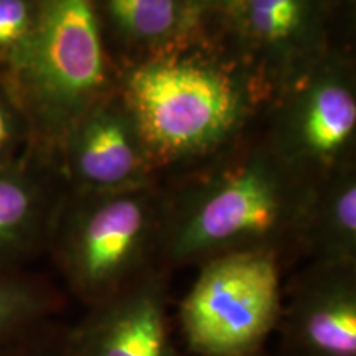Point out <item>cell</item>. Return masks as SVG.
I'll return each mask as SVG.
<instances>
[{
  "mask_svg": "<svg viewBox=\"0 0 356 356\" xmlns=\"http://www.w3.org/2000/svg\"><path fill=\"white\" fill-rule=\"evenodd\" d=\"M275 152L246 160L195 185L167 207L159 264H203L238 251L264 249L282 257L299 249L314 184H302Z\"/></svg>",
  "mask_w": 356,
  "mask_h": 356,
  "instance_id": "cell-1",
  "label": "cell"
},
{
  "mask_svg": "<svg viewBox=\"0 0 356 356\" xmlns=\"http://www.w3.org/2000/svg\"><path fill=\"white\" fill-rule=\"evenodd\" d=\"M24 58L0 78L29 131L25 155L56 167L66 134L108 92V58L95 0H35Z\"/></svg>",
  "mask_w": 356,
  "mask_h": 356,
  "instance_id": "cell-2",
  "label": "cell"
},
{
  "mask_svg": "<svg viewBox=\"0 0 356 356\" xmlns=\"http://www.w3.org/2000/svg\"><path fill=\"white\" fill-rule=\"evenodd\" d=\"M119 96L154 167L216 150L244 126L254 101L246 74L184 51L134 66Z\"/></svg>",
  "mask_w": 356,
  "mask_h": 356,
  "instance_id": "cell-3",
  "label": "cell"
},
{
  "mask_svg": "<svg viewBox=\"0 0 356 356\" xmlns=\"http://www.w3.org/2000/svg\"><path fill=\"white\" fill-rule=\"evenodd\" d=\"M165 215L152 185L65 195L48 252L68 291L91 307L160 266Z\"/></svg>",
  "mask_w": 356,
  "mask_h": 356,
  "instance_id": "cell-4",
  "label": "cell"
},
{
  "mask_svg": "<svg viewBox=\"0 0 356 356\" xmlns=\"http://www.w3.org/2000/svg\"><path fill=\"white\" fill-rule=\"evenodd\" d=\"M284 291L280 256L252 249L200 264L178 309V323L193 356H248L266 350L277 330Z\"/></svg>",
  "mask_w": 356,
  "mask_h": 356,
  "instance_id": "cell-5",
  "label": "cell"
},
{
  "mask_svg": "<svg viewBox=\"0 0 356 356\" xmlns=\"http://www.w3.org/2000/svg\"><path fill=\"white\" fill-rule=\"evenodd\" d=\"M284 91L274 152L300 177H327L341 168L356 136V91L348 66L323 56Z\"/></svg>",
  "mask_w": 356,
  "mask_h": 356,
  "instance_id": "cell-6",
  "label": "cell"
},
{
  "mask_svg": "<svg viewBox=\"0 0 356 356\" xmlns=\"http://www.w3.org/2000/svg\"><path fill=\"white\" fill-rule=\"evenodd\" d=\"M56 167L71 193H109L150 185L154 162L122 97L106 95L66 134Z\"/></svg>",
  "mask_w": 356,
  "mask_h": 356,
  "instance_id": "cell-7",
  "label": "cell"
},
{
  "mask_svg": "<svg viewBox=\"0 0 356 356\" xmlns=\"http://www.w3.org/2000/svg\"><path fill=\"white\" fill-rule=\"evenodd\" d=\"M70 325L71 356H181L172 335L165 267L155 266Z\"/></svg>",
  "mask_w": 356,
  "mask_h": 356,
  "instance_id": "cell-8",
  "label": "cell"
},
{
  "mask_svg": "<svg viewBox=\"0 0 356 356\" xmlns=\"http://www.w3.org/2000/svg\"><path fill=\"white\" fill-rule=\"evenodd\" d=\"M275 332L282 356H356V264L310 262L282 300Z\"/></svg>",
  "mask_w": 356,
  "mask_h": 356,
  "instance_id": "cell-9",
  "label": "cell"
},
{
  "mask_svg": "<svg viewBox=\"0 0 356 356\" xmlns=\"http://www.w3.org/2000/svg\"><path fill=\"white\" fill-rule=\"evenodd\" d=\"M330 0H238L228 19L244 53L286 88L322 60Z\"/></svg>",
  "mask_w": 356,
  "mask_h": 356,
  "instance_id": "cell-10",
  "label": "cell"
},
{
  "mask_svg": "<svg viewBox=\"0 0 356 356\" xmlns=\"http://www.w3.org/2000/svg\"><path fill=\"white\" fill-rule=\"evenodd\" d=\"M53 170L25 154L0 163V267H24L48 251L65 200Z\"/></svg>",
  "mask_w": 356,
  "mask_h": 356,
  "instance_id": "cell-11",
  "label": "cell"
},
{
  "mask_svg": "<svg viewBox=\"0 0 356 356\" xmlns=\"http://www.w3.org/2000/svg\"><path fill=\"white\" fill-rule=\"evenodd\" d=\"M119 37L155 55L185 51L203 30L207 8L197 0H95Z\"/></svg>",
  "mask_w": 356,
  "mask_h": 356,
  "instance_id": "cell-12",
  "label": "cell"
},
{
  "mask_svg": "<svg viewBox=\"0 0 356 356\" xmlns=\"http://www.w3.org/2000/svg\"><path fill=\"white\" fill-rule=\"evenodd\" d=\"M299 249L312 262L356 264V178L350 167L314 184L302 221Z\"/></svg>",
  "mask_w": 356,
  "mask_h": 356,
  "instance_id": "cell-13",
  "label": "cell"
},
{
  "mask_svg": "<svg viewBox=\"0 0 356 356\" xmlns=\"http://www.w3.org/2000/svg\"><path fill=\"white\" fill-rule=\"evenodd\" d=\"M66 297L50 280L24 267H0V348L58 318Z\"/></svg>",
  "mask_w": 356,
  "mask_h": 356,
  "instance_id": "cell-14",
  "label": "cell"
},
{
  "mask_svg": "<svg viewBox=\"0 0 356 356\" xmlns=\"http://www.w3.org/2000/svg\"><path fill=\"white\" fill-rule=\"evenodd\" d=\"M37 24L35 0H0V78L19 66Z\"/></svg>",
  "mask_w": 356,
  "mask_h": 356,
  "instance_id": "cell-15",
  "label": "cell"
},
{
  "mask_svg": "<svg viewBox=\"0 0 356 356\" xmlns=\"http://www.w3.org/2000/svg\"><path fill=\"white\" fill-rule=\"evenodd\" d=\"M70 325L44 322L0 348V356H71Z\"/></svg>",
  "mask_w": 356,
  "mask_h": 356,
  "instance_id": "cell-16",
  "label": "cell"
},
{
  "mask_svg": "<svg viewBox=\"0 0 356 356\" xmlns=\"http://www.w3.org/2000/svg\"><path fill=\"white\" fill-rule=\"evenodd\" d=\"M29 147V131L19 106L0 81V163L22 157Z\"/></svg>",
  "mask_w": 356,
  "mask_h": 356,
  "instance_id": "cell-17",
  "label": "cell"
},
{
  "mask_svg": "<svg viewBox=\"0 0 356 356\" xmlns=\"http://www.w3.org/2000/svg\"><path fill=\"white\" fill-rule=\"evenodd\" d=\"M197 2L202 3L208 12L215 10V12L225 13L226 17H229L231 13H233L238 0H197Z\"/></svg>",
  "mask_w": 356,
  "mask_h": 356,
  "instance_id": "cell-18",
  "label": "cell"
},
{
  "mask_svg": "<svg viewBox=\"0 0 356 356\" xmlns=\"http://www.w3.org/2000/svg\"><path fill=\"white\" fill-rule=\"evenodd\" d=\"M248 356H282V355L270 353V351H267V348H266V350H261V351H257V353H252V355H248Z\"/></svg>",
  "mask_w": 356,
  "mask_h": 356,
  "instance_id": "cell-19",
  "label": "cell"
}]
</instances>
